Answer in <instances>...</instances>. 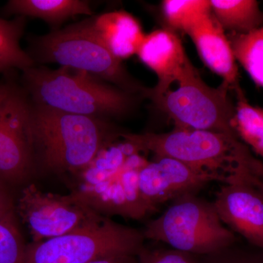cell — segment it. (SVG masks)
Wrapping results in <instances>:
<instances>
[{"label": "cell", "instance_id": "1", "mask_svg": "<svg viewBox=\"0 0 263 263\" xmlns=\"http://www.w3.org/2000/svg\"><path fill=\"white\" fill-rule=\"evenodd\" d=\"M121 136L143 153L174 159L219 182L248 181L263 187V162L238 136L177 127L167 133H122Z\"/></svg>", "mask_w": 263, "mask_h": 263}, {"label": "cell", "instance_id": "2", "mask_svg": "<svg viewBox=\"0 0 263 263\" xmlns=\"http://www.w3.org/2000/svg\"><path fill=\"white\" fill-rule=\"evenodd\" d=\"M121 133L110 121L31 103L29 134L36 171L57 176L75 174L104 146L120 138Z\"/></svg>", "mask_w": 263, "mask_h": 263}, {"label": "cell", "instance_id": "3", "mask_svg": "<svg viewBox=\"0 0 263 263\" xmlns=\"http://www.w3.org/2000/svg\"><path fill=\"white\" fill-rule=\"evenodd\" d=\"M23 89L34 105L110 120L130 114L143 95L129 92L84 71L35 66L22 71Z\"/></svg>", "mask_w": 263, "mask_h": 263}, {"label": "cell", "instance_id": "4", "mask_svg": "<svg viewBox=\"0 0 263 263\" xmlns=\"http://www.w3.org/2000/svg\"><path fill=\"white\" fill-rule=\"evenodd\" d=\"M35 61L84 71L123 90L145 97L148 89L135 80L98 37L89 19L33 39Z\"/></svg>", "mask_w": 263, "mask_h": 263}, {"label": "cell", "instance_id": "5", "mask_svg": "<svg viewBox=\"0 0 263 263\" xmlns=\"http://www.w3.org/2000/svg\"><path fill=\"white\" fill-rule=\"evenodd\" d=\"M145 239L205 257L236 243L237 235L222 222L214 202L188 194L173 200L160 216L142 230Z\"/></svg>", "mask_w": 263, "mask_h": 263}, {"label": "cell", "instance_id": "6", "mask_svg": "<svg viewBox=\"0 0 263 263\" xmlns=\"http://www.w3.org/2000/svg\"><path fill=\"white\" fill-rule=\"evenodd\" d=\"M145 240L141 230L105 217L68 234L27 245L24 263H89L113 256H136Z\"/></svg>", "mask_w": 263, "mask_h": 263}, {"label": "cell", "instance_id": "7", "mask_svg": "<svg viewBox=\"0 0 263 263\" xmlns=\"http://www.w3.org/2000/svg\"><path fill=\"white\" fill-rule=\"evenodd\" d=\"M230 90L223 83L218 88L205 84L190 62L173 87L152 101L177 128L238 136L233 126L235 104L230 100Z\"/></svg>", "mask_w": 263, "mask_h": 263}, {"label": "cell", "instance_id": "8", "mask_svg": "<svg viewBox=\"0 0 263 263\" xmlns=\"http://www.w3.org/2000/svg\"><path fill=\"white\" fill-rule=\"evenodd\" d=\"M15 210L28 229L33 243L87 228L105 217L72 194L45 193L33 183L22 189L15 201Z\"/></svg>", "mask_w": 263, "mask_h": 263}, {"label": "cell", "instance_id": "9", "mask_svg": "<svg viewBox=\"0 0 263 263\" xmlns=\"http://www.w3.org/2000/svg\"><path fill=\"white\" fill-rule=\"evenodd\" d=\"M31 102L25 90L8 83L0 100V182L25 186L36 172L29 134Z\"/></svg>", "mask_w": 263, "mask_h": 263}, {"label": "cell", "instance_id": "10", "mask_svg": "<svg viewBox=\"0 0 263 263\" xmlns=\"http://www.w3.org/2000/svg\"><path fill=\"white\" fill-rule=\"evenodd\" d=\"M138 152L129 156L119 172L106 179L71 190L70 194L100 215L140 220L152 214L140 191L139 173L148 162Z\"/></svg>", "mask_w": 263, "mask_h": 263}, {"label": "cell", "instance_id": "11", "mask_svg": "<svg viewBox=\"0 0 263 263\" xmlns=\"http://www.w3.org/2000/svg\"><path fill=\"white\" fill-rule=\"evenodd\" d=\"M214 181L219 182L214 176L169 157H155L139 173L140 191L152 212L167 201L196 194Z\"/></svg>", "mask_w": 263, "mask_h": 263}, {"label": "cell", "instance_id": "12", "mask_svg": "<svg viewBox=\"0 0 263 263\" xmlns=\"http://www.w3.org/2000/svg\"><path fill=\"white\" fill-rule=\"evenodd\" d=\"M213 202L230 230L263 251V187L247 181L222 183Z\"/></svg>", "mask_w": 263, "mask_h": 263}, {"label": "cell", "instance_id": "13", "mask_svg": "<svg viewBox=\"0 0 263 263\" xmlns=\"http://www.w3.org/2000/svg\"><path fill=\"white\" fill-rule=\"evenodd\" d=\"M137 55L157 77V86L148 89L146 95L152 100L171 89L190 62L179 36L171 29L145 34Z\"/></svg>", "mask_w": 263, "mask_h": 263}, {"label": "cell", "instance_id": "14", "mask_svg": "<svg viewBox=\"0 0 263 263\" xmlns=\"http://www.w3.org/2000/svg\"><path fill=\"white\" fill-rule=\"evenodd\" d=\"M195 44L205 65L231 90L239 84V74L231 45L212 12L202 15L184 32Z\"/></svg>", "mask_w": 263, "mask_h": 263}, {"label": "cell", "instance_id": "15", "mask_svg": "<svg viewBox=\"0 0 263 263\" xmlns=\"http://www.w3.org/2000/svg\"><path fill=\"white\" fill-rule=\"evenodd\" d=\"M90 21L97 35L114 57L122 61L137 54L145 34L133 15L118 10L93 17Z\"/></svg>", "mask_w": 263, "mask_h": 263}, {"label": "cell", "instance_id": "16", "mask_svg": "<svg viewBox=\"0 0 263 263\" xmlns=\"http://www.w3.org/2000/svg\"><path fill=\"white\" fill-rule=\"evenodd\" d=\"M5 13L16 16L41 18L57 27L79 15H92L89 2L84 0H10Z\"/></svg>", "mask_w": 263, "mask_h": 263}, {"label": "cell", "instance_id": "17", "mask_svg": "<svg viewBox=\"0 0 263 263\" xmlns=\"http://www.w3.org/2000/svg\"><path fill=\"white\" fill-rule=\"evenodd\" d=\"M213 15L228 33L246 34L263 27V12L255 0H210Z\"/></svg>", "mask_w": 263, "mask_h": 263}, {"label": "cell", "instance_id": "18", "mask_svg": "<svg viewBox=\"0 0 263 263\" xmlns=\"http://www.w3.org/2000/svg\"><path fill=\"white\" fill-rule=\"evenodd\" d=\"M231 90L236 100L233 120L235 133L240 141L263 158V108L249 103L239 84Z\"/></svg>", "mask_w": 263, "mask_h": 263}, {"label": "cell", "instance_id": "19", "mask_svg": "<svg viewBox=\"0 0 263 263\" xmlns=\"http://www.w3.org/2000/svg\"><path fill=\"white\" fill-rule=\"evenodd\" d=\"M25 24L23 16L12 20L0 18V74L14 69L24 71L35 65L28 52L21 46Z\"/></svg>", "mask_w": 263, "mask_h": 263}, {"label": "cell", "instance_id": "20", "mask_svg": "<svg viewBox=\"0 0 263 263\" xmlns=\"http://www.w3.org/2000/svg\"><path fill=\"white\" fill-rule=\"evenodd\" d=\"M235 59L257 86L263 87V27L246 34L227 33Z\"/></svg>", "mask_w": 263, "mask_h": 263}, {"label": "cell", "instance_id": "21", "mask_svg": "<svg viewBox=\"0 0 263 263\" xmlns=\"http://www.w3.org/2000/svg\"><path fill=\"white\" fill-rule=\"evenodd\" d=\"M162 11L169 29L184 32L202 15L212 12L210 0H165Z\"/></svg>", "mask_w": 263, "mask_h": 263}, {"label": "cell", "instance_id": "22", "mask_svg": "<svg viewBox=\"0 0 263 263\" xmlns=\"http://www.w3.org/2000/svg\"><path fill=\"white\" fill-rule=\"evenodd\" d=\"M27 245L17 222H0V263H24Z\"/></svg>", "mask_w": 263, "mask_h": 263}, {"label": "cell", "instance_id": "23", "mask_svg": "<svg viewBox=\"0 0 263 263\" xmlns=\"http://www.w3.org/2000/svg\"><path fill=\"white\" fill-rule=\"evenodd\" d=\"M136 263H204L203 259L174 249H148L146 247L136 256Z\"/></svg>", "mask_w": 263, "mask_h": 263}, {"label": "cell", "instance_id": "24", "mask_svg": "<svg viewBox=\"0 0 263 263\" xmlns=\"http://www.w3.org/2000/svg\"><path fill=\"white\" fill-rule=\"evenodd\" d=\"M204 263H263V254H254L230 247L203 257Z\"/></svg>", "mask_w": 263, "mask_h": 263}, {"label": "cell", "instance_id": "25", "mask_svg": "<svg viewBox=\"0 0 263 263\" xmlns=\"http://www.w3.org/2000/svg\"><path fill=\"white\" fill-rule=\"evenodd\" d=\"M0 222H17L15 201L11 189L0 182Z\"/></svg>", "mask_w": 263, "mask_h": 263}, {"label": "cell", "instance_id": "26", "mask_svg": "<svg viewBox=\"0 0 263 263\" xmlns=\"http://www.w3.org/2000/svg\"><path fill=\"white\" fill-rule=\"evenodd\" d=\"M137 256V255H136ZM136 255H119L106 257L89 263H136Z\"/></svg>", "mask_w": 263, "mask_h": 263}, {"label": "cell", "instance_id": "27", "mask_svg": "<svg viewBox=\"0 0 263 263\" xmlns=\"http://www.w3.org/2000/svg\"><path fill=\"white\" fill-rule=\"evenodd\" d=\"M8 83H4V84H0V100L3 98L7 89H8Z\"/></svg>", "mask_w": 263, "mask_h": 263}]
</instances>
